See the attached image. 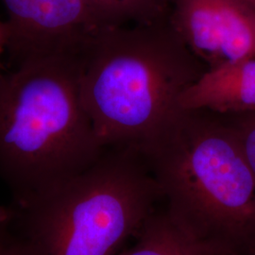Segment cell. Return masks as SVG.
<instances>
[{
  "label": "cell",
  "instance_id": "5bb4252c",
  "mask_svg": "<svg viewBox=\"0 0 255 255\" xmlns=\"http://www.w3.org/2000/svg\"><path fill=\"white\" fill-rule=\"evenodd\" d=\"M252 255H255V251L253 253V254H252Z\"/></svg>",
  "mask_w": 255,
  "mask_h": 255
},
{
  "label": "cell",
  "instance_id": "9c48e42d",
  "mask_svg": "<svg viewBox=\"0 0 255 255\" xmlns=\"http://www.w3.org/2000/svg\"><path fill=\"white\" fill-rule=\"evenodd\" d=\"M100 27L169 20L173 0H82Z\"/></svg>",
  "mask_w": 255,
  "mask_h": 255
},
{
  "label": "cell",
  "instance_id": "52a82bcc",
  "mask_svg": "<svg viewBox=\"0 0 255 255\" xmlns=\"http://www.w3.org/2000/svg\"><path fill=\"white\" fill-rule=\"evenodd\" d=\"M178 106L221 116L255 112V58L207 69L180 96Z\"/></svg>",
  "mask_w": 255,
  "mask_h": 255
},
{
  "label": "cell",
  "instance_id": "30bf717a",
  "mask_svg": "<svg viewBox=\"0 0 255 255\" xmlns=\"http://www.w3.org/2000/svg\"><path fill=\"white\" fill-rule=\"evenodd\" d=\"M223 117L236 131L247 162L255 178V112Z\"/></svg>",
  "mask_w": 255,
  "mask_h": 255
},
{
  "label": "cell",
  "instance_id": "277c9868",
  "mask_svg": "<svg viewBox=\"0 0 255 255\" xmlns=\"http://www.w3.org/2000/svg\"><path fill=\"white\" fill-rule=\"evenodd\" d=\"M161 201L136 146H112L81 173L4 207L31 255H118Z\"/></svg>",
  "mask_w": 255,
  "mask_h": 255
},
{
  "label": "cell",
  "instance_id": "8992f818",
  "mask_svg": "<svg viewBox=\"0 0 255 255\" xmlns=\"http://www.w3.org/2000/svg\"><path fill=\"white\" fill-rule=\"evenodd\" d=\"M12 64L77 46L98 26L82 0H2Z\"/></svg>",
  "mask_w": 255,
  "mask_h": 255
},
{
  "label": "cell",
  "instance_id": "8fae6325",
  "mask_svg": "<svg viewBox=\"0 0 255 255\" xmlns=\"http://www.w3.org/2000/svg\"><path fill=\"white\" fill-rule=\"evenodd\" d=\"M0 255H31L22 237L11 226L4 206H0Z\"/></svg>",
  "mask_w": 255,
  "mask_h": 255
},
{
  "label": "cell",
  "instance_id": "3957f363",
  "mask_svg": "<svg viewBox=\"0 0 255 255\" xmlns=\"http://www.w3.org/2000/svg\"><path fill=\"white\" fill-rule=\"evenodd\" d=\"M79 64L82 103L104 148L144 142L208 69L170 20L97 27L82 39Z\"/></svg>",
  "mask_w": 255,
  "mask_h": 255
},
{
  "label": "cell",
  "instance_id": "4fadbf2b",
  "mask_svg": "<svg viewBox=\"0 0 255 255\" xmlns=\"http://www.w3.org/2000/svg\"><path fill=\"white\" fill-rule=\"evenodd\" d=\"M239 1L244 2V3H246L248 5H250V6L254 7L255 9V0H239Z\"/></svg>",
  "mask_w": 255,
  "mask_h": 255
},
{
  "label": "cell",
  "instance_id": "7a4b0ae2",
  "mask_svg": "<svg viewBox=\"0 0 255 255\" xmlns=\"http://www.w3.org/2000/svg\"><path fill=\"white\" fill-rule=\"evenodd\" d=\"M81 43L0 71V181L12 201L81 173L105 149L81 97Z\"/></svg>",
  "mask_w": 255,
  "mask_h": 255
},
{
  "label": "cell",
  "instance_id": "7c38bea8",
  "mask_svg": "<svg viewBox=\"0 0 255 255\" xmlns=\"http://www.w3.org/2000/svg\"><path fill=\"white\" fill-rule=\"evenodd\" d=\"M8 43V27L7 23L0 21V71L4 70V66L1 62V56L6 50Z\"/></svg>",
  "mask_w": 255,
  "mask_h": 255
},
{
  "label": "cell",
  "instance_id": "ba28073f",
  "mask_svg": "<svg viewBox=\"0 0 255 255\" xmlns=\"http://www.w3.org/2000/svg\"><path fill=\"white\" fill-rule=\"evenodd\" d=\"M136 238L134 246L118 255H220L187 236L165 209L157 210Z\"/></svg>",
  "mask_w": 255,
  "mask_h": 255
},
{
  "label": "cell",
  "instance_id": "5b68a950",
  "mask_svg": "<svg viewBox=\"0 0 255 255\" xmlns=\"http://www.w3.org/2000/svg\"><path fill=\"white\" fill-rule=\"evenodd\" d=\"M170 23L208 69L255 58V9L239 0H173Z\"/></svg>",
  "mask_w": 255,
  "mask_h": 255
},
{
  "label": "cell",
  "instance_id": "6da1fadb",
  "mask_svg": "<svg viewBox=\"0 0 255 255\" xmlns=\"http://www.w3.org/2000/svg\"><path fill=\"white\" fill-rule=\"evenodd\" d=\"M136 147L179 228L219 255H252L255 178L223 116L178 107Z\"/></svg>",
  "mask_w": 255,
  "mask_h": 255
}]
</instances>
